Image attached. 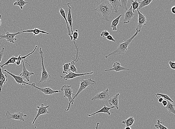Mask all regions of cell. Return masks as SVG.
<instances>
[{"label": "cell", "instance_id": "10", "mask_svg": "<svg viewBox=\"0 0 175 129\" xmlns=\"http://www.w3.org/2000/svg\"><path fill=\"white\" fill-rule=\"evenodd\" d=\"M32 88H34L39 90L41 92L46 95H53L55 93L62 92V91H55L52 89L50 87H48L45 88H40L37 86L35 83H32Z\"/></svg>", "mask_w": 175, "mask_h": 129}, {"label": "cell", "instance_id": "14", "mask_svg": "<svg viewBox=\"0 0 175 129\" xmlns=\"http://www.w3.org/2000/svg\"><path fill=\"white\" fill-rule=\"evenodd\" d=\"M4 70L5 72L7 73L8 74H9V75H10L12 77H13L15 82H17V83L18 84L24 85V86L27 85L31 86H32V84L29 83H27V82H25L24 80V79L22 78V77L20 76H16L14 75V74L11 73L8 71L6 69H5Z\"/></svg>", "mask_w": 175, "mask_h": 129}, {"label": "cell", "instance_id": "15", "mask_svg": "<svg viewBox=\"0 0 175 129\" xmlns=\"http://www.w3.org/2000/svg\"><path fill=\"white\" fill-rule=\"evenodd\" d=\"M136 14H134L133 12L132 6H131L129 9L125 12L123 24H127L129 23L131 19Z\"/></svg>", "mask_w": 175, "mask_h": 129}, {"label": "cell", "instance_id": "41", "mask_svg": "<svg viewBox=\"0 0 175 129\" xmlns=\"http://www.w3.org/2000/svg\"><path fill=\"white\" fill-rule=\"evenodd\" d=\"M162 104L164 106V107H166V106L168 104V101L166 100H164L163 102L162 103Z\"/></svg>", "mask_w": 175, "mask_h": 129}, {"label": "cell", "instance_id": "42", "mask_svg": "<svg viewBox=\"0 0 175 129\" xmlns=\"http://www.w3.org/2000/svg\"><path fill=\"white\" fill-rule=\"evenodd\" d=\"M156 96L157 98L158 99V102L160 103H162L164 101V98H159L158 96L155 95Z\"/></svg>", "mask_w": 175, "mask_h": 129}, {"label": "cell", "instance_id": "21", "mask_svg": "<svg viewBox=\"0 0 175 129\" xmlns=\"http://www.w3.org/2000/svg\"><path fill=\"white\" fill-rule=\"evenodd\" d=\"M67 6H68V14L67 16V21L68 23L70 24V30L72 32V35H73V31L72 29V19L71 14V7H70V3H67Z\"/></svg>", "mask_w": 175, "mask_h": 129}, {"label": "cell", "instance_id": "35", "mask_svg": "<svg viewBox=\"0 0 175 129\" xmlns=\"http://www.w3.org/2000/svg\"><path fill=\"white\" fill-rule=\"evenodd\" d=\"M128 0L126 1H120L121 3V8H122L124 9L125 12L128 10L127 6V4Z\"/></svg>", "mask_w": 175, "mask_h": 129}, {"label": "cell", "instance_id": "38", "mask_svg": "<svg viewBox=\"0 0 175 129\" xmlns=\"http://www.w3.org/2000/svg\"><path fill=\"white\" fill-rule=\"evenodd\" d=\"M5 49V48L3 47L2 48L1 51H0V63H1L3 56H4Z\"/></svg>", "mask_w": 175, "mask_h": 129}, {"label": "cell", "instance_id": "39", "mask_svg": "<svg viewBox=\"0 0 175 129\" xmlns=\"http://www.w3.org/2000/svg\"><path fill=\"white\" fill-rule=\"evenodd\" d=\"M168 63H169L170 67L172 69L175 70V61L174 62H171V61H169L168 62Z\"/></svg>", "mask_w": 175, "mask_h": 129}, {"label": "cell", "instance_id": "25", "mask_svg": "<svg viewBox=\"0 0 175 129\" xmlns=\"http://www.w3.org/2000/svg\"><path fill=\"white\" fill-rule=\"evenodd\" d=\"M135 119L133 117H131L128 118L126 120H124L122 122V123L123 124H125L126 125V127H131V126H132L135 121Z\"/></svg>", "mask_w": 175, "mask_h": 129}, {"label": "cell", "instance_id": "31", "mask_svg": "<svg viewBox=\"0 0 175 129\" xmlns=\"http://www.w3.org/2000/svg\"><path fill=\"white\" fill-rule=\"evenodd\" d=\"M73 60L70 63V69L72 72L74 73H77V69L75 67V57H72Z\"/></svg>", "mask_w": 175, "mask_h": 129}, {"label": "cell", "instance_id": "43", "mask_svg": "<svg viewBox=\"0 0 175 129\" xmlns=\"http://www.w3.org/2000/svg\"><path fill=\"white\" fill-rule=\"evenodd\" d=\"M171 11L173 14H175V6H173V7H172Z\"/></svg>", "mask_w": 175, "mask_h": 129}, {"label": "cell", "instance_id": "48", "mask_svg": "<svg viewBox=\"0 0 175 129\" xmlns=\"http://www.w3.org/2000/svg\"><path fill=\"white\" fill-rule=\"evenodd\" d=\"M36 126H35V127H34V129H36ZM24 129H25V128H24Z\"/></svg>", "mask_w": 175, "mask_h": 129}, {"label": "cell", "instance_id": "1", "mask_svg": "<svg viewBox=\"0 0 175 129\" xmlns=\"http://www.w3.org/2000/svg\"><path fill=\"white\" fill-rule=\"evenodd\" d=\"M113 7L108 0H102L98 2L97 7L92 11H97L99 16H102V19L109 21H110L109 16L111 13Z\"/></svg>", "mask_w": 175, "mask_h": 129}, {"label": "cell", "instance_id": "12", "mask_svg": "<svg viewBox=\"0 0 175 129\" xmlns=\"http://www.w3.org/2000/svg\"><path fill=\"white\" fill-rule=\"evenodd\" d=\"M93 73H94V72L88 73H74L73 72H70L68 74L65 75V76H60V77L61 78L63 79V80H68L72 79L75 78V77L83 76L88 75H92Z\"/></svg>", "mask_w": 175, "mask_h": 129}, {"label": "cell", "instance_id": "36", "mask_svg": "<svg viewBox=\"0 0 175 129\" xmlns=\"http://www.w3.org/2000/svg\"><path fill=\"white\" fill-rule=\"evenodd\" d=\"M110 33L107 30H104V31H102L100 34V36L102 37H107L110 35Z\"/></svg>", "mask_w": 175, "mask_h": 129}, {"label": "cell", "instance_id": "37", "mask_svg": "<svg viewBox=\"0 0 175 129\" xmlns=\"http://www.w3.org/2000/svg\"><path fill=\"white\" fill-rule=\"evenodd\" d=\"M37 47H38L37 46H36V47H35V48L34 50L33 51H32V52H31V53H29V54H28V55H27L25 56H23V57H22V56H21L22 60H24L25 61H26V62H27V60H25V58H27V57H28V56L31 55L32 54H33V53L34 52L35 50H36V49L37 48Z\"/></svg>", "mask_w": 175, "mask_h": 129}, {"label": "cell", "instance_id": "18", "mask_svg": "<svg viewBox=\"0 0 175 129\" xmlns=\"http://www.w3.org/2000/svg\"><path fill=\"white\" fill-rule=\"evenodd\" d=\"M120 95V93H117L115 95L111 98L109 101V104L112 106H115V108L118 110V96Z\"/></svg>", "mask_w": 175, "mask_h": 129}, {"label": "cell", "instance_id": "46", "mask_svg": "<svg viewBox=\"0 0 175 129\" xmlns=\"http://www.w3.org/2000/svg\"><path fill=\"white\" fill-rule=\"evenodd\" d=\"M2 24V16L0 15V26Z\"/></svg>", "mask_w": 175, "mask_h": 129}, {"label": "cell", "instance_id": "47", "mask_svg": "<svg viewBox=\"0 0 175 129\" xmlns=\"http://www.w3.org/2000/svg\"><path fill=\"white\" fill-rule=\"evenodd\" d=\"M124 129H131V127H126Z\"/></svg>", "mask_w": 175, "mask_h": 129}, {"label": "cell", "instance_id": "17", "mask_svg": "<svg viewBox=\"0 0 175 129\" xmlns=\"http://www.w3.org/2000/svg\"><path fill=\"white\" fill-rule=\"evenodd\" d=\"M130 69H126V68L122 66L121 64L119 62L114 63L113 65V68L112 69H108V70H104V72H109L110 71H114L116 72H121L124 70H130Z\"/></svg>", "mask_w": 175, "mask_h": 129}, {"label": "cell", "instance_id": "3", "mask_svg": "<svg viewBox=\"0 0 175 129\" xmlns=\"http://www.w3.org/2000/svg\"><path fill=\"white\" fill-rule=\"evenodd\" d=\"M97 82L93 80L90 78L84 79L83 78H81L80 80L79 85L80 86L76 94H75L73 98V99L70 103V105H73L74 102L75 98H77L81 92H82L86 89L90 85H94L97 83Z\"/></svg>", "mask_w": 175, "mask_h": 129}, {"label": "cell", "instance_id": "8", "mask_svg": "<svg viewBox=\"0 0 175 129\" xmlns=\"http://www.w3.org/2000/svg\"><path fill=\"white\" fill-rule=\"evenodd\" d=\"M21 33V32H18L15 33H10L7 32L6 35H0V39H5L9 43H15V41L17 40V38H15V36Z\"/></svg>", "mask_w": 175, "mask_h": 129}, {"label": "cell", "instance_id": "20", "mask_svg": "<svg viewBox=\"0 0 175 129\" xmlns=\"http://www.w3.org/2000/svg\"><path fill=\"white\" fill-rule=\"evenodd\" d=\"M59 12L61 15L63 17V18L64 19H65L66 22V25L67 26V29L68 30V35L70 36V40H73V37L72 36L71 34V33H70V27L69 26L68 22H67V19L66 18V16L65 11V10L63 8H62V7H60V9H59Z\"/></svg>", "mask_w": 175, "mask_h": 129}, {"label": "cell", "instance_id": "40", "mask_svg": "<svg viewBox=\"0 0 175 129\" xmlns=\"http://www.w3.org/2000/svg\"><path fill=\"white\" fill-rule=\"evenodd\" d=\"M106 38L109 41H113L114 42H116V41H115V39L113 38V37L112 35H109V36L106 37Z\"/></svg>", "mask_w": 175, "mask_h": 129}, {"label": "cell", "instance_id": "26", "mask_svg": "<svg viewBox=\"0 0 175 129\" xmlns=\"http://www.w3.org/2000/svg\"><path fill=\"white\" fill-rule=\"evenodd\" d=\"M167 101L168 104L165 107V108L170 113H172L175 115V105L173 104L169 101Z\"/></svg>", "mask_w": 175, "mask_h": 129}, {"label": "cell", "instance_id": "27", "mask_svg": "<svg viewBox=\"0 0 175 129\" xmlns=\"http://www.w3.org/2000/svg\"><path fill=\"white\" fill-rule=\"evenodd\" d=\"M18 58L15 57V56H13L12 57L9 59L5 63L2 64V65H0V67L2 69L5 66H8L9 64H14L16 63V61H17Z\"/></svg>", "mask_w": 175, "mask_h": 129}, {"label": "cell", "instance_id": "30", "mask_svg": "<svg viewBox=\"0 0 175 129\" xmlns=\"http://www.w3.org/2000/svg\"><path fill=\"white\" fill-rule=\"evenodd\" d=\"M70 63H67L63 64V73L66 74V75L69 73V72L70 71Z\"/></svg>", "mask_w": 175, "mask_h": 129}, {"label": "cell", "instance_id": "19", "mask_svg": "<svg viewBox=\"0 0 175 129\" xmlns=\"http://www.w3.org/2000/svg\"><path fill=\"white\" fill-rule=\"evenodd\" d=\"M7 75L3 74L2 68L0 67V93L4 84L8 81Z\"/></svg>", "mask_w": 175, "mask_h": 129}, {"label": "cell", "instance_id": "9", "mask_svg": "<svg viewBox=\"0 0 175 129\" xmlns=\"http://www.w3.org/2000/svg\"><path fill=\"white\" fill-rule=\"evenodd\" d=\"M137 14L138 15V25L136 28V31H138L139 33L141 31L142 27L146 25V22H147V18H146L145 15L140 12L138 9H137Z\"/></svg>", "mask_w": 175, "mask_h": 129}, {"label": "cell", "instance_id": "32", "mask_svg": "<svg viewBox=\"0 0 175 129\" xmlns=\"http://www.w3.org/2000/svg\"><path fill=\"white\" fill-rule=\"evenodd\" d=\"M163 123H164V122L160 121V120L159 119H158L157 124L155 125V127L156 128L158 129H168L167 127H165L164 124H162Z\"/></svg>", "mask_w": 175, "mask_h": 129}, {"label": "cell", "instance_id": "29", "mask_svg": "<svg viewBox=\"0 0 175 129\" xmlns=\"http://www.w3.org/2000/svg\"><path fill=\"white\" fill-rule=\"evenodd\" d=\"M28 3V2L24 1V0H17V1L14 3V5L15 6H19L21 9H22L23 8L24 6Z\"/></svg>", "mask_w": 175, "mask_h": 129}, {"label": "cell", "instance_id": "4", "mask_svg": "<svg viewBox=\"0 0 175 129\" xmlns=\"http://www.w3.org/2000/svg\"><path fill=\"white\" fill-rule=\"evenodd\" d=\"M39 54L41 58V63L42 66V74L41 79L39 84L41 82H46L49 80L51 78V76L49 75L45 67L44 63V54L41 47L40 48Z\"/></svg>", "mask_w": 175, "mask_h": 129}, {"label": "cell", "instance_id": "45", "mask_svg": "<svg viewBox=\"0 0 175 129\" xmlns=\"http://www.w3.org/2000/svg\"><path fill=\"white\" fill-rule=\"evenodd\" d=\"M99 122H97V124H96V129H98V128H99Z\"/></svg>", "mask_w": 175, "mask_h": 129}, {"label": "cell", "instance_id": "24", "mask_svg": "<svg viewBox=\"0 0 175 129\" xmlns=\"http://www.w3.org/2000/svg\"><path fill=\"white\" fill-rule=\"evenodd\" d=\"M122 16V15L120 14L118 17L114 19V20L112 21L111 27L113 31H116L118 30L117 28V27L118 25L120 19Z\"/></svg>", "mask_w": 175, "mask_h": 129}, {"label": "cell", "instance_id": "16", "mask_svg": "<svg viewBox=\"0 0 175 129\" xmlns=\"http://www.w3.org/2000/svg\"><path fill=\"white\" fill-rule=\"evenodd\" d=\"M114 108H115V106H112L111 107H108L105 105H104L103 107L100 110L92 114H87V116L88 117H91V116L95 115L96 114L99 113L106 114H107L109 116H110L111 115V113L109 111H110L111 109Z\"/></svg>", "mask_w": 175, "mask_h": 129}, {"label": "cell", "instance_id": "6", "mask_svg": "<svg viewBox=\"0 0 175 129\" xmlns=\"http://www.w3.org/2000/svg\"><path fill=\"white\" fill-rule=\"evenodd\" d=\"M27 117V115L24 114L23 112H20L13 113L11 114L9 111H7L6 113L5 117L8 120L12 119V120L17 121H24V118Z\"/></svg>", "mask_w": 175, "mask_h": 129}, {"label": "cell", "instance_id": "44", "mask_svg": "<svg viewBox=\"0 0 175 129\" xmlns=\"http://www.w3.org/2000/svg\"><path fill=\"white\" fill-rule=\"evenodd\" d=\"M15 63L17 66L20 65L21 64V62L20 61L17 60L16 61Z\"/></svg>", "mask_w": 175, "mask_h": 129}, {"label": "cell", "instance_id": "22", "mask_svg": "<svg viewBox=\"0 0 175 129\" xmlns=\"http://www.w3.org/2000/svg\"><path fill=\"white\" fill-rule=\"evenodd\" d=\"M109 3L112 5V7L114 9V12L115 13L118 12V7H121V3L120 0H115V1H110L108 0Z\"/></svg>", "mask_w": 175, "mask_h": 129}, {"label": "cell", "instance_id": "5", "mask_svg": "<svg viewBox=\"0 0 175 129\" xmlns=\"http://www.w3.org/2000/svg\"><path fill=\"white\" fill-rule=\"evenodd\" d=\"M71 85H65L63 86L62 87L61 91L64 92V98H67L68 99L69 103L68 104V108L65 111H68L70 110V103H71L73 98L72 97V95H75V94H73V89L71 88Z\"/></svg>", "mask_w": 175, "mask_h": 129}, {"label": "cell", "instance_id": "13", "mask_svg": "<svg viewBox=\"0 0 175 129\" xmlns=\"http://www.w3.org/2000/svg\"><path fill=\"white\" fill-rule=\"evenodd\" d=\"M22 70L21 73L20 74V76L22 77L24 79H25L28 82L30 81V77H33L34 73L32 72H29L27 70L26 67H25L24 62L23 60H22Z\"/></svg>", "mask_w": 175, "mask_h": 129}, {"label": "cell", "instance_id": "33", "mask_svg": "<svg viewBox=\"0 0 175 129\" xmlns=\"http://www.w3.org/2000/svg\"><path fill=\"white\" fill-rule=\"evenodd\" d=\"M131 6H132L133 12H134L135 10L139 9V3L138 2L137 0L134 1H131Z\"/></svg>", "mask_w": 175, "mask_h": 129}, {"label": "cell", "instance_id": "23", "mask_svg": "<svg viewBox=\"0 0 175 129\" xmlns=\"http://www.w3.org/2000/svg\"><path fill=\"white\" fill-rule=\"evenodd\" d=\"M22 33H33L34 36H35L36 35H39L41 33L46 34H49V33H47L46 31H43L40 30V29L35 28L34 29L31 30H27L23 31H22Z\"/></svg>", "mask_w": 175, "mask_h": 129}, {"label": "cell", "instance_id": "11", "mask_svg": "<svg viewBox=\"0 0 175 129\" xmlns=\"http://www.w3.org/2000/svg\"><path fill=\"white\" fill-rule=\"evenodd\" d=\"M108 88H107L105 91L100 92L96 94L94 97L91 99V100L105 101L110 98V95L109 93Z\"/></svg>", "mask_w": 175, "mask_h": 129}, {"label": "cell", "instance_id": "2", "mask_svg": "<svg viewBox=\"0 0 175 129\" xmlns=\"http://www.w3.org/2000/svg\"><path fill=\"white\" fill-rule=\"evenodd\" d=\"M138 33V32L136 31V33L131 38L128 39L126 41L123 42L122 43L119 44L117 49L115 50L113 52L109 54L108 55L105 56V58H107L112 56L118 55H124L125 53L127 50L130 43L134 40L135 37L137 36Z\"/></svg>", "mask_w": 175, "mask_h": 129}, {"label": "cell", "instance_id": "28", "mask_svg": "<svg viewBox=\"0 0 175 129\" xmlns=\"http://www.w3.org/2000/svg\"><path fill=\"white\" fill-rule=\"evenodd\" d=\"M153 1L152 0H144L140 2L139 3V7L138 9H141L145 6H148L150 4L151 2Z\"/></svg>", "mask_w": 175, "mask_h": 129}, {"label": "cell", "instance_id": "34", "mask_svg": "<svg viewBox=\"0 0 175 129\" xmlns=\"http://www.w3.org/2000/svg\"><path fill=\"white\" fill-rule=\"evenodd\" d=\"M155 95L157 96H160L162 97V98H164L165 100H168L171 102V103L174 102V101H173L171 99V98L168 95L164 94H161V93H157V94H155Z\"/></svg>", "mask_w": 175, "mask_h": 129}, {"label": "cell", "instance_id": "7", "mask_svg": "<svg viewBox=\"0 0 175 129\" xmlns=\"http://www.w3.org/2000/svg\"><path fill=\"white\" fill-rule=\"evenodd\" d=\"M50 107V105L45 106L43 104H41V106H37L36 111L37 112V115L35 117L34 120L32 122V124H34L35 121L39 117L40 115H45L46 114H49V112L47 110V109Z\"/></svg>", "mask_w": 175, "mask_h": 129}, {"label": "cell", "instance_id": "49", "mask_svg": "<svg viewBox=\"0 0 175 129\" xmlns=\"http://www.w3.org/2000/svg\"><path fill=\"white\" fill-rule=\"evenodd\" d=\"M5 129H7V128H6V127H5Z\"/></svg>", "mask_w": 175, "mask_h": 129}]
</instances>
